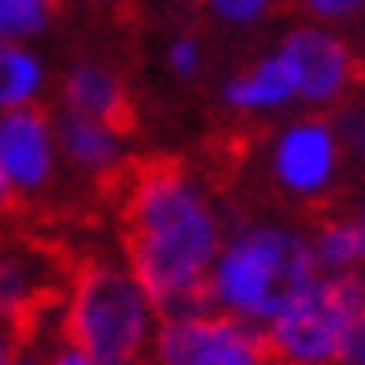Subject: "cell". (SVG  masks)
<instances>
[{
    "instance_id": "7",
    "label": "cell",
    "mask_w": 365,
    "mask_h": 365,
    "mask_svg": "<svg viewBox=\"0 0 365 365\" xmlns=\"http://www.w3.org/2000/svg\"><path fill=\"white\" fill-rule=\"evenodd\" d=\"M149 365H272V361L261 328L224 317L209 306H197L160 321L153 346H149Z\"/></svg>"
},
{
    "instance_id": "25",
    "label": "cell",
    "mask_w": 365,
    "mask_h": 365,
    "mask_svg": "<svg viewBox=\"0 0 365 365\" xmlns=\"http://www.w3.org/2000/svg\"><path fill=\"white\" fill-rule=\"evenodd\" d=\"M358 220L365 224V202H361V209H358Z\"/></svg>"
},
{
    "instance_id": "5",
    "label": "cell",
    "mask_w": 365,
    "mask_h": 365,
    "mask_svg": "<svg viewBox=\"0 0 365 365\" xmlns=\"http://www.w3.org/2000/svg\"><path fill=\"white\" fill-rule=\"evenodd\" d=\"M269 53L291 82L294 108L324 115L328 108L351 101L358 86V56L336 26H321L309 19L294 23L279 34Z\"/></svg>"
},
{
    "instance_id": "15",
    "label": "cell",
    "mask_w": 365,
    "mask_h": 365,
    "mask_svg": "<svg viewBox=\"0 0 365 365\" xmlns=\"http://www.w3.org/2000/svg\"><path fill=\"white\" fill-rule=\"evenodd\" d=\"M56 0H0V38L30 41L53 26Z\"/></svg>"
},
{
    "instance_id": "4",
    "label": "cell",
    "mask_w": 365,
    "mask_h": 365,
    "mask_svg": "<svg viewBox=\"0 0 365 365\" xmlns=\"http://www.w3.org/2000/svg\"><path fill=\"white\" fill-rule=\"evenodd\" d=\"M365 306V272L313 276L261 328L272 365H343L346 336Z\"/></svg>"
},
{
    "instance_id": "26",
    "label": "cell",
    "mask_w": 365,
    "mask_h": 365,
    "mask_svg": "<svg viewBox=\"0 0 365 365\" xmlns=\"http://www.w3.org/2000/svg\"><path fill=\"white\" fill-rule=\"evenodd\" d=\"M90 4H112V0H90Z\"/></svg>"
},
{
    "instance_id": "17",
    "label": "cell",
    "mask_w": 365,
    "mask_h": 365,
    "mask_svg": "<svg viewBox=\"0 0 365 365\" xmlns=\"http://www.w3.org/2000/svg\"><path fill=\"white\" fill-rule=\"evenodd\" d=\"M164 68L175 78H197L205 71V45L194 34H175L164 45Z\"/></svg>"
},
{
    "instance_id": "19",
    "label": "cell",
    "mask_w": 365,
    "mask_h": 365,
    "mask_svg": "<svg viewBox=\"0 0 365 365\" xmlns=\"http://www.w3.org/2000/svg\"><path fill=\"white\" fill-rule=\"evenodd\" d=\"M336 130H339V142H343V153H351L354 160L365 164V101L358 105H346L336 120Z\"/></svg>"
},
{
    "instance_id": "27",
    "label": "cell",
    "mask_w": 365,
    "mask_h": 365,
    "mask_svg": "<svg viewBox=\"0 0 365 365\" xmlns=\"http://www.w3.org/2000/svg\"><path fill=\"white\" fill-rule=\"evenodd\" d=\"M145 365H149V361H145Z\"/></svg>"
},
{
    "instance_id": "18",
    "label": "cell",
    "mask_w": 365,
    "mask_h": 365,
    "mask_svg": "<svg viewBox=\"0 0 365 365\" xmlns=\"http://www.w3.org/2000/svg\"><path fill=\"white\" fill-rule=\"evenodd\" d=\"M294 4L309 23H321V26H339L365 11V0H294Z\"/></svg>"
},
{
    "instance_id": "21",
    "label": "cell",
    "mask_w": 365,
    "mask_h": 365,
    "mask_svg": "<svg viewBox=\"0 0 365 365\" xmlns=\"http://www.w3.org/2000/svg\"><path fill=\"white\" fill-rule=\"evenodd\" d=\"M343 365H365V306L358 313V321L346 336V351H343Z\"/></svg>"
},
{
    "instance_id": "14",
    "label": "cell",
    "mask_w": 365,
    "mask_h": 365,
    "mask_svg": "<svg viewBox=\"0 0 365 365\" xmlns=\"http://www.w3.org/2000/svg\"><path fill=\"white\" fill-rule=\"evenodd\" d=\"M309 261L317 276H358L365 272V224L354 217H328L306 235Z\"/></svg>"
},
{
    "instance_id": "6",
    "label": "cell",
    "mask_w": 365,
    "mask_h": 365,
    "mask_svg": "<svg viewBox=\"0 0 365 365\" xmlns=\"http://www.w3.org/2000/svg\"><path fill=\"white\" fill-rule=\"evenodd\" d=\"M343 142L328 115L302 112L284 120L264 142V172L291 202H321L339 187Z\"/></svg>"
},
{
    "instance_id": "10",
    "label": "cell",
    "mask_w": 365,
    "mask_h": 365,
    "mask_svg": "<svg viewBox=\"0 0 365 365\" xmlns=\"http://www.w3.org/2000/svg\"><path fill=\"white\" fill-rule=\"evenodd\" d=\"M53 123H56L60 164H68L75 175L105 182L127 172L130 138L123 123L90 120V115H71V112H56Z\"/></svg>"
},
{
    "instance_id": "23",
    "label": "cell",
    "mask_w": 365,
    "mask_h": 365,
    "mask_svg": "<svg viewBox=\"0 0 365 365\" xmlns=\"http://www.w3.org/2000/svg\"><path fill=\"white\" fill-rule=\"evenodd\" d=\"M11 365H45V346H23V354L19 358H15Z\"/></svg>"
},
{
    "instance_id": "22",
    "label": "cell",
    "mask_w": 365,
    "mask_h": 365,
    "mask_svg": "<svg viewBox=\"0 0 365 365\" xmlns=\"http://www.w3.org/2000/svg\"><path fill=\"white\" fill-rule=\"evenodd\" d=\"M23 346H26V336H23L19 328L0 324V365H11L15 358L23 354Z\"/></svg>"
},
{
    "instance_id": "20",
    "label": "cell",
    "mask_w": 365,
    "mask_h": 365,
    "mask_svg": "<svg viewBox=\"0 0 365 365\" xmlns=\"http://www.w3.org/2000/svg\"><path fill=\"white\" fill-rule=\"evenodd\" d=\"M45 365H97L93 358H86L82 351H75L71 343H63V339H53L45 346Z\"/></svg>"
},
{
    "instance_id": "8",
    "label": "cell",
    "mask_w": 365,
    "mask_h": 365,
    "mask_svg": "<svg viewBox=\"0 0 365 365\" xmlns=\"http://www.w3.org/2000/svg\"><path fill=\"white\" fill-rule=\"evenodd\" d=\"M68 284L60 254L26 235H0V324L30 328L53 321L56 298Z\"/></svg>"
},
{
    "instance_id": "16",
    "label": "cell",
    "mask_w": 365,
    "mask_h": 365,
    "mask_svg": "<svg viewBox=\"0 0 365 365\" xmlns=\"http://www.w3.org/2000/svg\"><path fill=\"white\" fill-rule=\"evenodd\" d=\"M276 4L279 0H202L209 19H217L220 26H231V30H250L264 23Z\"/></svg>"
},
{
    "instance_id": "9",
    "label": "cell",
    "mask_w": 365,
    "mask_h": 365,
    "mask_svg": "<svg viewBox=\"0 0 365 365\" xmlns=\"http://www.w3.org/2000/svg\"><path fill=\"white\" fill-rule=\"evenodd\" d=\"M0 168L15 202H38L60 179L56 123L41 105L0 115Z\"/></svg>"
},
{
    "instance_id": "24",
    "label": "cell",
    "mask_w": 365,
    "mask_h": 365,
    "mask_svg": "<svg viewBox=\"0 0 365 365\" xmlns=\"http://www.w3.org/2000/svg\"><path fill=\"white\" fill-rule=\"evenodd\" d=\"M11 202H15V197H11V187H8V179H4V168H0V212H4Z\"/></svg>"
},
{
    "instance_id": "1",
    "label": "cell",
    "mask_w": 365,
    "mask_h": 365,
    "mask_svg": "<svg viewBox=\"0 0 365 365\" xmlns=\"http://www.w3.org/2000/svg\"><path fill=\"white\" fill-rule=\"evenodd\" d=\"M224 239V209L194 168L157 160L127 179L123 261L160 317L205 306V284Z\"/></svg>"
},
{
    "instance_id": "3",
    "label": "cell",
    "mask_w": 365,
    "mask_h": 365,
    "mask_svg": "<svg viewBox=\"0 0 365 365\" xmlns=\"http://www.w3.org/2000/svg\"><path fill=\"white\" fill-rule=\"evenodd\" d=\"M313 276L306 231L284 220H246L227 227L205 284V306L264 328Z\"/></svg>"
},
{
    "instance_id": "12",
    "label": "cell",
    "mask_w": 365,
    "mask_h": 365,
    "mask_svg": "<svg viewBox=\"0 0 365 365\" xmlns=\"http://www.w3.org/2000/svg\"><path fill=\"white\" fill-rule=\"evenodd\" d=\"M220 101L231 115L269 120V115H284L294 108V93H291V82H287L284 68L276 63V56L264 53L254 63H246V68L224 78Z\"/></svg>"
},
{
    "instance_id": "2",
    "label": "cell",
    "mask_w": 365,
    "mask_h": 365,
    "mask_svg": "<svg viewBox=\"0 0 365 365\" xmlns=\"http://www.w3.org/2000/svg\"><path fill=\"white\" fill-rule=\"evenodd\" d=\"M160 309L123 257L97 254L68 272L53 324L63 343L97 365H145L160 328Z\"/></svg>"
},
{
    "instance_id": "13",
    "label": "cell",
    "mask_w": 365,
    "mask_h": 365,
    "mask_svg": "<svg viewBox=\"0 0 365 365\" xmlns=\"http://www.w3.org/2000/svg\"><path fill=\"white\" fill-rule=\"evenodd\" d=\"M53 86L48 60L30 41L0 38V115L34 108Z\"/></svg>"
},
{
    "instance_id": "11",
    "label": "cell",
    "mask_w": 365,
    "mask_h": 365,
    "mask_svg": "<svg viewBox=\"0 0 365 365\" xmlns=\"http://www.w3.org/2000/svg\"><path fill=\"white\" fill-rule=\"evenodd\" d=\"M56 97H60V112L90 115V120L123 123V115L130 112V93H127L123 75L108 60H97V56L75 60L60 75Z\"/></svg>"
}]
</instances>
